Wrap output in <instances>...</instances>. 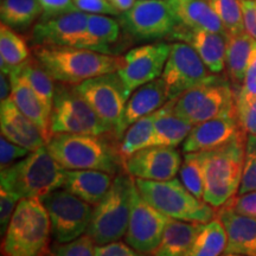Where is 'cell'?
Returning a JSON list of instances; mask_svg holds the SVG:
<instances>
[{"label":"cell","mask_w":256,"mask_h":256,"mask_svg":"<svg viewBox=\"0 0 256 256\" xmlns=\"http://www.w3.org/2000/svg\"><path fill=\"white\" fill-rule=\"evenodd\" d=\"M174 110L194 126L216 118L236 115V92L228 81L217 76L176 98Z\"/></svg>","instance_id":"ba28073f"},{"label":"cell","mask_w":256,"mask_h":256,"mask_svg":"<svg viewBox=\"0 0 256 256\" xmlns=\"http://www.w3.org/2000/svg\"><path fill=\"white\" fill-rule=\"evenodd\" d=\"M95 243L87 234L68 243H57L46 256H95Z\"/></svg>","instance_id":"74e56055"},{"label":"cell","mask_w":256,"mask_h":256,"mask_svg":"<svg viewBox=\"0 0 256 256\" xmlns=\"http://www.w3.org/2000/svg\"><path fill=\"white\" fill-rule=\"evenodd\" d=\"M210 8L218 16L228 34H235L244 30L241 0H206Z\"/></svg>","instance_id":"d590c367"},{"label":"cell","mask_w":256,"mask_h":256,"mask_svg":"<svg viewBox=\"0 0 256 256\" xmlns=\"http://www.w3.org/2000/svg\"><path fill=\"white\" fill-rule=\"evenodd\" d=\"M216 217L226 232L224 254L256 256V218L241 215L228 208H218Z\"/></svg>","instance_id":"7402d4cb"},{"label":"cell","mask_w":256,"mask_h":256,"mask_svg":"<svg viewBox=\"0 0 256 256\" xmlns=\"http://www.w3.org/2000/svg\"><path fill=\"white\" fill-rule=\"evenodd\" d=\"M170 217L160 212L138 191L136 185L132 194V206L124 240L136 252L151 255L164 235Z\"/></svg>","instance_id":"5bb4252c"},{"label":"cell","mask_w":256,"mask_h":256,"mask_svg":"<svg viewBox=\"0 0 256 256\" xmlns=\"http://www.w3.org/2000/svg\"><path fill=\"white\" fill-rule=\"evenodd\" d=\"M168 102V92H166L164 80L162 78L136 89L128 98L124 113L121 115L116 127H115V138L120 142L124 132L136 121L144 116H147V115L153 114Z\"/></svg>","instance_id":"ac0fdd59"},{"label":"cell","mask_w":256,"mask_h":256,"mask_svg":"<svg viewBox=\"0 0 256 256\" xmlns=\"http://www.w3.org/2000/svg\"><path fill=\"white\" fill-rule=\"evenodd\" d=\"M42 14L38 0H2L0 4L2 23L17 31L30 28Z\"/></svg>","instance_id":"f546056e"},{"label":"cell","mask_w":256,"mask_h":256,"mask_svg":"<svg viewBox=\"0 0 256 256\" xmlns=\"http://www.w3.org/2000/svg\"><path fill=\"white\" fill-rule=\"evenodd\" d=\"M95 256H146L136 252L127 243L115 241L107 244L95 246Z\"/></svg>","instance_id":"bcb514c9"},{"label":"cell","mask_w":256,"mask_h":256,"mask_svg":"<svg viewBox=\"0 0 256 256\" xmlns=\"http://www.w3.org/2000/svg\"><path fill=\"white\" fill-rule=\"evenodd\" d=\"M46 147L66 170H98L113 176L124 171L120 142L113 134L56 133Z\"/></svg>","instance_id":"6da1fadb"},{"label":"cell","mask_w":256,"mask_h":256,"mask_svg":"<svg viewBox=\"0 0 256 256\" xmlns=\"http://www.w3.org/2000/svg\"><path fill=\"white\" fill-rule=\"evenodd\" d=\"M226 247V232L220 220L214 218L203 224L185 256H222Z\"/></svg>","instance_id":"d6a6232c"},{"label":"cell","mask_w":256,"mask_h":256,"mask_svg":"<svg viewBox=\"0 0 256 256\" xmlns=\"http://www.w3.org/2000/svg\"><path fill=\"white\" fill-rule=\"evenodd\" d=\"M241 2H243V0H241Z\"/></svg>","instance_id":"f5cc1de1"},{"label":"cell","mask_w":256,"mask_h":256,"mask_svg":"<svg viewBox=\"0 0 256 256\" xmlns=\"http://www.w3.org/2000/svg\"><path fill=\"white\" fill-rule=\"evenodd\" d=\"M179 26L206 30L228 36L226 28L206 0H168Z\"/></svg>","instance_id":"603a6c76"},{"label":"cell","mask_w":256,"mask_h":256,"mask_svg":"<svg viewBox=\"0 0 256 256\" xmlns=\"http://www.w3.org/2000/svg\"><path fill=\"white\" fill-rule=\"evenodd\" d=\"M51 136L56 133L113 134L88 102L78 94L75 86L57 82L50 118Z\"/></svg>","instance_id":"9c48e42d"},{"label":"cell","mask_w":256,"mask_h":256,"mask_svg":"<svg viewBox=\"0 0 256 256\" xmlns=\"http://www.w3.org/2000/svg\"><path fill=\"white\" fill-rule=\"evenodd\" d=\"M134 188V177L121 171L115 176L110 191L92 208L87 235L96 246L120 241L124 238L130 223Z\"/></svg>","instance_id":"8992f818"},{"label":"cell","mask_w":256,"mask_h":256,"mask_svg":"<svg viewBox=\"0 0 256 256\" xmlns=\"http://www.w3.org/2000/svg\"><path fill=\"white\" fill-rule=\"evenodd\" d=\"M120 19L126 32L139 40L171 37L178 25L168 0H138Z\"/></svg>","instance_id":"4fadbf2b"},{"label":"cell","mask_w":256,"mask_h":256,"mask_svg":"<svg viewBox=\"0 0 256 256\" xmlns=\"http://www.w3.org/2000/svg\"><path fill=\"white\" fill-rule=\"evenodd\" d=\"M236 119L247 136H256V98L246 104H236Z\"/></svg>","instance_id":"b9f144b4"},{"label":"cell","mask_w":256,"mask_h":256,"mask_svg":"<svg viewBox=\"0 0 256 256\" xmlns=\"http://www.w3.org/2000/svg\"><path fill=\"white\" fill-rule=\"evenodd\" d=\"M216 78L191 46L184 42L171 44L168 62L162 74L168 101L176 100L185 92Z\"/></svg>","instance_id":"8fae6325"},{"label":"cell","mask_w":256,"mask_h":256,"mask_svg":"<svg viewBox=\"0 0 256 256\" xmlns=\"http://www.w3.org/2000/svg\"><path fill=\"white\" fill-rule=\"evenodd\" d=\"M154 138V113L136 121L124 132L120 140V152L124 159L140 150L153 146Z\"/></svg>","instance_id":"836d02e7"},{"label":"cell","mask_w":256,"mask_h":256,"mask_svg":"<svg viewBox=\"0 0 256 256\" xmlns=\"http://www.w3.org/2000/svg\"><path fill=\"white\" fill-rule=\"evenodd\" d=\"M120 24L107 14H89L82 49L110 54V46L119 40Z\"/></svg>","instance_id":"f1b7e54d"},{"label":"cell","mask_w":256,"mask_h":256,"mask_svg":"<svg viewBox=\"0 0 256 256\" xmlns=\"http://www.w3.org/2000/svg\"><path fill=\"white\" fill-rule=\"evenodd\" d=\"M256 98V46L249 62L244 81L236 92V104H246Z\"/></svg>","instance_id":"f35d334b"},{"label":"cell","mask_w":256,"mask_h":256,"mask_svg":"<svg viewBox=\"0 0 256 256\" xmlns=\"http://www.w3.org/2000/svg\"><path fill=\"white\" fill-rule=\"evenodd\" d=\"M171 44L152 43L134 48L124 56L118 70L120 78L130 92L162 76L168 62Z\"/></svg>","instance_id":"9a60e30c"},{"label":"cell","mask_w":256,"mask_h":256,"mask_svg":"<svg viewBox=\"0 0 256 256\" xmlns=\"http://www.w3.org/2000/svg\"><path fill=\"white\" fill-rule=\"evenodd\" d=\"M241 4L244 30L256 40V0H243Z\"/></svg>","instance_id":"7dc6e473"},{"label":"cell","mask_w":256,"mask_h":256,"mask_svg":"<svg viewBox=\"0 0 256 256\" xmlns=\"http://www.w3.org/2000/svg\"><path fill=\"white\" fill-rule=\"evenodd\" d=\"M134 180L140 194L170 218L203 224L216 218V208L198 200L176 177L168 180Z\"/></svg>","instance_id":"52a82bcc"},{"label":"cell","mask_w":256,"mask_h":256,"mask_svg":"<svg viewBox=\"0 0 256 256\" xmlns=\"http://www.w3.org/2000/svg\"><path fill=\"white\" fill-rule=\"evenodd\" d=\"M30 49L24 38L8 25H0V66L2 72L11 74L30 60Z\"/></svg>","instance_id":"4dcf8cb0"},{"label":"cell","mask_w":256,"mask_h":256,"mask_svg":"<svg viewBox=\"0 0 256 256\" xmlns=\"http://www.w3.org/2000/svg\"><path fill=\"white\" fill-rule=\"evenodd\" d=\"M51 223V236L56 243H68L87 234L92 206L66 188H58L40 198Z\"/></svg>","instance_id":"30bf717a"},{"label":"cell","mask_w":256,"mask_h":256,"mask_svg":"<svg viewBox=\"0 0 256 256\" xmlns=\"http://www.w3.org/2000/svg\"><path fill=\"white\" fill-rule=\"evenodd\" d=\"M2 256H5V255H2Z\"/></svg>","instance_id":"816d5d0a"},{"label":"cell","mask_w":256,"mask_h":256,"mask_svg":"<svg viewBox=\"0 0 256 256\" xmlns=\"http://www.w3.org/2000/svg\"><path fill=\"white\" fill-rule=\"evenodd\" d=\"M22 198L14 194V192L0 188V229H2V236L5 235L10 220L14 216L16 208H17L19 200Z\"/></svg>","instance_id":"ab89813d"},{"label":"cell","mask_w":256,"mask_h":256,"mask_svg":"<svg viewBox=\"0 0 256 256\" xmlns=\"http://www.w3.org/2000/svg\"><path fill=\"white\" fill-rule=\"evenodd\" d=\"M75 87L100 119L114 132L128 98L132 95L124 84L119 74L110 72L96 76Z\"/></svg>","instance_id":"7c38bea8"},{"label":"cell","mask_w":256,"mask_h":256,"mask_svg":"<svg viewBox=\"0 0 256 256\" xmlns=\"http://www.w3.org/2000/svg\"><path fill=\"white\" fill-rule=\"evenodd\" d=\"M182 162V156L176 147L151 146L127 156L124 168L134 178L168 180L177 176Z\"/></svg>","instance_id":"e0dca14e"},{"label":"cell","mask_w":256,"mask_h":256,"mask_svg":"<svg viewBox=\"0 0 256 256\" xmlns=\"http://www.w3.org/2000/svg\"><path fill=\"white\" fill-rule=\"evenodd\" d=\"M223 206L232 209L235 212L241 214V215L255 217L256 218V191L234 196Z\"/></svg>","instance_id":"ee69618b"},{"label":"cell","mask_w":256,"mask_h":256,"mask_svg":"<svg viewBox=\"0 0 256 256\" xmlns=\"http://www.w3.org/2000/svg\"><path fill=\"white\" fill-rule=\"evenodd\" d=\"M30 152L31 151H28L25 147L10 142L8 139L2 136L0 138V166H2V170L25 158Z\"/></svg>","instance_id":"60d3db41"},{"label":"cell","mask_w":256,"mask_h":256,"mask_svg":"<svg viewBox=\"0 0 256 256\" xmlns=\"http://www.w3.org/2000/svg\"><path fill=\"white\" fill-rule=\"evenodd\" d=\"M242 133L244 132L240 126L236 115L204 121L194 124L182 144V151L183 153L209 151L232 142Z\"/></svg>","instance_id":"d6986e66"},{"label":"cell","mask_w":256,"mask_h":256,"mask_svg":"<svg viewBox=\"0 0 256 256\" xmlns=\"http://www.w3.org/2000/svg\"><path fill=\"white\" fill-rule=\"evenodd\" d=\"M222 256H244V255H238V254H224Z\"/></svg>","instance_id":"f907efd6"},{"label":"cell","mask_w":256,"mask_h":256,"mask_svg":"<svg viewBox=\"0 0 256 256\" xmlns=\"http://www.w3.org/2000/svg\"><path fill=\"white\" fill-rule=\"evenodd\" d=\"M12 83L11 98L16 106L24 115L30 119L36 126L40 128L46 142L51 136L50 130V114L42 104L36 92L32 90L28 83L19 75L17 70H14L10 74Z\"/></svg>","instance_id":"d4e9b609"},{"label":"cell","mask_w":256,"mask_h":256,"mask_svg":"<svg viewBox=\"0 0 256 256\" xmlns=\"http://www.w3.org/2000/svg\"><path fill=\"white\" fill-rule=\"evenodd\" d=\"M174 100H170L154 112V138L153 146L177 147L186 139L194 124L176 113Z\"/></svg>","instance_id":"484cf974"},{"label":"cell","mask_w":256,"mask_h":256,"mask_svg":"<svg viewBox=\"0 0 256 256\" xmlns=\"http://www.w3.org/2000/svg\"><path fill=\"white\" fill-rule=\"evenodd\" d=\"M74 4L80 11L88 14H120V12L108 0H74Z\"/></svg>","instance_id":"f6af8a7d"},{"label":"cell","mask_w":256,"mask_h":256,"mask_svg":"<svg viewBox=\"0 0 256 256\" xmlns=\"http://www.w3.org/2000/svg\"><path fill=\"white\" fill-rule=\"evenodd\" d=\"M170 38L183 40L194 48L212 74L222 72L226 68V34L206 30H191L177 25Z\"/></svg>","instance_id":"ffe728a7"},{"label":"cell","mask_w":256,"mask_h":256,"mask_svg":"<svg viewBox=\"0 0 256 256\" xmlns=\"http://www.w3.org/2000/svg\"><path fill=\"white\" fill-rule=\"evenodd\" d=\"M256 191V136H247L241 185L238 194Z\"/></svg>","instance_id":"8d00e7d4"},{"label":"cell","mask_w":256,"mask_h":256,"mask_svg":"<svg viewBox=\"0 0 256 256\" xmlns=\"http://www.w3.org/2000/svg\"><path fill=\"white\" fill-rule=\"evenodd\" d=\"M5 256H46L49 252L51 223L40 198H22L2 236Z\"/></svg>","instance_id":"5b68a950"},{"label":"cell","mask_w":256,"mask_h":256,"mask_svg":"<svg viewBox=\"0 0 256 256\" xmlns=\"http://www.w3.org/2000/svg\"><path fill=\"white\" fill-rule=\"evenodd\" d=\"M38 2L43 11L40 20L58 17L69 12L80 11L74 4V0H38Z\"/></svg>","instance_id":"7bdbcfd3"},{"label":"cell","mask_w":256,"mask_h":256,"mask_svg":"<svg viewBox=\"0 0 256 256\" xmlns=\"http://www.w3.org/2000/svg\"><path fill=\"white\" fill-rule=\"evenodd\" d=\"M256 40L248 32L243 31L240 34H228L226 38V69L232 80V84L238 92L244 81L249 62H250L252 51L255 49Z\"/></svg>","instance_id":"4316f807"},{"label":"cell","mask_w":256,"mask_h":256,"mask_svg":"<svg viewBox=\"0 0 256 256\" xmlns=\"http://www.w3.org/2000/svg\"><path fill=\"white\" fill-rule=\"evenodd\" d=\"M108 2H110L120 14H124V12H126L130 8H133V5L136 4V0H108Z\"/></svg>","instance_id":"681fc988"},{"label":"cell","mask_w":256,"mask_h":256,"mask_svg":"<svg viewBox=\"0 0 256 256\" xmlns=\"http://www.w3.org/2000/svg\"><path fill=\"white\" fill-rule=\"evenodd\" d=\"M11 92L12 83L10 74L2 72V76H0V98H2V101H5L11 98Z\"/></svg>","instance_id":"c3c4849f"},{"label":"cell","mask_w":256,"mask_h":256,"mask_svg":"<svg viewBox=\"0 0 256 256\" xmlns=\"http://www.w3.org/2000/svg\"><path fill=\"white\" fill-rule=\"evenodd\" d=\"M89 14L74 11L58 17L40 20L32 28V46L82 48Z\"/></svg>","instance_id":"2e32d148"},{"label":"cell","mask_w":256,"mask_h":256,"mask_svg":"<svg viewBox=\"0 0 256 256\" xmlns=\"http://www.w3.org/2000/svg\"><path fill=\"white\" fill-rule=\"evenodd\" d=\"M178 174L180 176V182L184 184V186L198 200H203L204 174L200 152L185 153Z\"/></svg>","instance_id":"e575fe53"},{"label":"cell","mask_w":256,"mask_h":256,"mask_svg":"<svg viewBox=\"0 0 256 256\" xmlns=\"http://www.w3.org/2000/svg\"><path fill=\"white\" fill-rule=\"evenodd\" d=\"M34 56L54 81L72 86L116 72L124 63V57L82 48L34 46Z\"/></svg>","instance_id":"7a4b0ae2"},{"label":"cell","mask_w":256,"mask_h":256,"mask_svg":"<svg viewBox=\"0 0 256 256\" xmlns=\"http://www.w3.org/2000/svg\"><path fill=\"white\" fill-rule=\"evenodd\" d=\"M203 223L170 218L162 241L151 256H185Z\"/></svg>","instance_id":"83f0119b"},{"label":"cell","mask_w":256,"mask_h":256,"mask_svg":"<svg viewBox=\"0 0 256 256\" xmlns=\"http://www.w3.org/2000/svg\"><path fill=\"white\" fill-rule=\"evenodd\" d=\"M19 75L28 83L32 90L36 92L42 104H44L48 113L52 112L54 106V96H55L56 84L54 78L49 75V72L42 66V64L34 58H30L26 60L20 66L16 68Z\"/></svg>","instance_id":"1f68e13d"},{"label":"cell","mask_w":256,"mask_h":256,"mask_svg":"<svg viewBox=\"0 0 256 256\" xmlns=\"http://www.w3.org/2000/svg\"><path fill=\"white\" fill-rule=\"evenodd\" d=\"M114 178L115 176L98 170H66L63 188L94 206L110 191Z\"/></svg>","instance_id":"cb8c5ba5"},{"label":"cell","mask_w":256,"mask_h":256,"mask_svg":"<svg viewBox=\"0 0 256 256\" xmlns=\"http://www.w3.org/2000/svg\"><path fill=\"white\" fill-rule=\"evenodd\" d=\"M0 130L2 136L31 152L46 145L40 128L19 110L11 98L0 104Z\"/></svg>","instance_id":"44dd1931"},{"label":"cell","mask_w":256,"mask_h":256,"mask_svg":"<svg viewBox=\"0 0 256 256\" xmlns=\"http://www.w3.org/2000/svg\"><path fill=\"white\" fill-rule=\"evenodd\" d=\"M247 134L242 133L224 145L200 152L204 174L203 200L218 208L228 203L241 185Z\"/></svg>","instance_id":"3957f363"},{"label":"cell","mask_w":256,"mask_h":256,"mask_svg":"<svg viewBox=\"0 0 256 256\" xmlns=\"http://www.w3.org/2000/svg\"><path fill=\"white\" fill-rule=\"evenodd\" d=\"M66 170L50 154L46 145L2 170V188L20 198H43L63 188Z\"/></svg>","instance_id":"277c9868"}]
</instances>
